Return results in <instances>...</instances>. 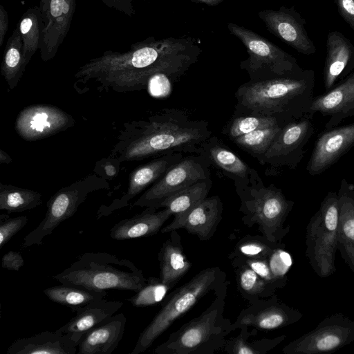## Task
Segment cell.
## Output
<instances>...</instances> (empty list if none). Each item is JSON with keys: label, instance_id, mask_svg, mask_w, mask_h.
<instances>
[{"label": "cell", "instance_id": "8d00e7d4", "mask_svg": "<svg viewBox=\"0 0 354 354\" xmlns=\"http://www.w3.org/2000/svg\"><path fill=\"white\" fill-rule=\"evenodd\" d=\"M287 123H279L272 127L259 129L235 138L232 141L239 148L259 159L266 153L277 133Z\"/></svg>", "mask_w": 354, "mask_h": 354}, {"label": "cell", "instance_id": "6da1fadb", "mask_svg": "<svg viewBox=\"0 0 354 354\" xmlns=\"http://www.w3.org/2000/svg\"><path fill=\"white\" fill-rule=\"evenodd\" d=\"M194 38L149 37L125 52L106 50L80 66L74 74L77 88L93 84L97 91L127 93L147 88L149 80L165 73L178 82L201 53Z\"/></svg>", "mask_w": 354, "mask_h": 354}, {"label": "cell", "instance_id": "f35d334b", "mask_svg": "<svg viewBox=\"0 0 354 354\" xmlns=\"http://www.w3.org/2000/svg\"><path fill=\"white\" fill-rule=\"evenodd\" d=\"M232 119L223 129V132L231 140L259 129L290 122L275 116L260 115H239Z\"/></svg>", "mask_w": 354, "mask_h": 354}, {"label": "cell", "instance_id": "3957f363", "mask_svg": "<svg viewBox=\"0 0 354 354\" xmlns=\"http://www.w3.org/2000/svg\"><path fill=\"white\" fill-rule=\"evenodd\" d=\"M315 86V73L312 69L261 81H249L237 89L234 113L271 115L288 121L311 118Z\"/></svg>", "mask_w": 354, "mask_h": 354}, {"label": "cell", "instance_id": "7bdbcfd3", "mask_svg": "<svg viewBox=\"0 0 354 354\" xmlns=\"http://www.w3.org/2000/svg\"><path fill=\"white\" fill-rule=\"evenodd\" d=\"M285 245L275 249L268 258L272 273L278 278H288L286 272L290 266V256L285 250Z\"/></svg>", "mask_w": 354, "mask_h": 354}, {"label": "cell", "instance_id": "d6986e66", "mask_svg": "<svg viewBox=\"0 0 354 354\" xmlns=\"http://www.w3.org/2000/svg\"><path fill=\"white\" fill-rule=\"evenodd\" d=\"M183 156L182 153L162 155L135 169L129 175L126 193L121 198L114 200L109 206L101 207L98 211L97 218L109 215L115 210L127 206L131 199L160 179Z\"/></svg>", "mask_w": 354, "mask_h": 354}, {"label": "cell", "instance_id": "52a82bcc", "mask_svg": "<svg viewBox=\"0 0 354 354\" xmlns=\"http://www.w3.org/2000/svg\"><path fill=\"white\" fill-rule=\"evenodd\" d=\"M236 192L241 201L243 223L248 227L257 225V230L269 241L281 243L290 231V225L285 226V222L294 202L288 200L273 184L266 187L259 176Z\"/></svg>", "mask_w": 354, "mask_h": 354}, {"label": "cell", "instance_id": "30bf717a", "mask_svg": "<svg viewBox=\"0 0 354 354\" xmlns=\"http://www.w3.org/2000/svg\"><path fill=\"white\" fill-rule=\"evenodd\" d=\"M108 188L106 179L95 173L59 189L48 201L42 221L25 236L23 248L41 245L61 223L74 215L91 193Z\"/></svg>", "mask_w": 354, "mask_h": 354}, {"label": "cell", "instance_id": "7402d4cb", "mask_svg": "<svg viewBox=\"0 0 354 354\" xmlns=\"http://www.w3.org/2000/svg\"><path fill=\"white\" fill-rule=\"evenodd\" d=\"M198 154L206 157L211 165L232 180L236 189L249 185L258 176L257 171L231 151L216 136L205 141Z\"/></svg>", "mask_w": 354, "mask_h": 354}, {"label": "cell", "instance_id": "ac0fdd59", "mask_svg": "<svg viewBox=\"0 0 354 354\" xmlns=\"http://www.w3.org/2000/svg\"><path fill=\"white\" fill-rule=\"evenodd\" d=\"M354 146V122L326 129L317 138L307 164L311 176L322 174Z\"/></svg>", "mask_w": 354, "mask_h": 354}, {"label": "cell", "instance_id": "f1b7e54d", "mask_svg": "<svg viewBox=\"0 0 354 354\" xmlns=\"http://www.w3.org/2000/svg\"><path fill=\"white\" fill-rule=\"evenodd\" d=\"M160 266L159 278L172 288L192 267L176 230L169 232L168 239L162 243L158 254Z\"/></svg>", "mask_w": 354, "mask_h": 354}, {"label": "cell", "instance_id": "83f0119b", "mask_svg": "<svg viewBox=\"0 0 354 354\" xmlns=\"http://www.w3.org/2000/svg\"><path fill=\"white\" fill-rule=\"evenodd\" d=\"M77 344L69 335L44 330L14 341L8 354H75Z\"/></svg>", "mask_w": 354, "mask_h": 354}, {"label": "cell", "instance_id": "ee69618b", "mask_svg": "<svg viewBox=\"0 0 354 354\" xmlns=\"http://www.w3.org/2000/svg\"><path fill=\"white\" fill-rule=\"evenodd\" d=\"M120 163L117 159L109 156L97 162L95 173L97 174L102 171L106 179L115 177L118 174Z\"/></svg>", "mask_w": 354, "mask_h": 354}, {"label": "cell", "instance_id": "44dd1931", "mask_svg": "<svg viewBox=\"0 0 354 354\" xmlns=\"http://www.w3.org/2000/svg\"><path fill=\"white\" fill-rule=\"evenodd\" d=\"M316 113L329 117L326 129L337 127L346 118L354 116V71L329 91L314 97L310 117Z\"/></svg>", "mask_w": 354, "mask_h": 354}, {"label": "cell", "instance_id": "cb8c5ba5", "mask_svg": "<svg viewBox=\"0 0 354 354\" xmlns=\"http://www.w3.org/2000/svg\"><path fill=\"white\" fill-rule=\"evenodd\" d=\"M122 306V301H108L105 298L93 301L85 306L77 308L75 311L76 315L56 330L62 334L69 335L78 346L86 333L108 320Z\"/></svg>", "mask_w": 354, "mask_h": 354}, {"label": "cell", "instance_id": "ba28073f", "mask_svg": "<svg viewBox=\"0 0 354 354\" xmlns=\"http://www.w3.org/2000/svg\"><path fill=\"white\" fill-rule=\"evenodd\" d=\"M338 218L337 194L329 192L306 227L305 254L315 273L321 278L330 277L336 271Z\"/></svg>", "mask_w": 354, "mask_h": 354}, {"label": "cell", "instance_id": "484cf974", "mask_svg": "<svg viewBox=\"0 0 354 354\" xmlns=\"http://www.w3.org/2000/svg\"><path fill=\"white\" fill-rule=\"evenodd\" d=\"M127 318L115 314L86 333L77 346L78 354H111L122 339Z\"/></svg>", "mask_w": 354, "mask_h": 354}, {"label": "cell", "instance_id": "d590c367", "mask_svg": "<svg viewBox=\"0 0 354 354\" xmlns=\"http://www.w3.org/2000/svg\"><path fill=\"white\" fill-rule=\"evenodd\" d=\"M42 203L41 194L36 191L0 183V209L9 213L34 209Z\"/></svg>", "mask_w": 354, "mask_h": 354}, {"label": "cell", "instance_id": "c3c4849f", "mask_svg": "<svg viewBox=\"0 0 354 354\" xmlns=\"http://www.w3.org/2000/svg\"><path fill=\"white\" fill-rule=\"evenodd\" d=\"M8 15L4 7L0 4V47L2 46L8 29Z\"/></svg>", "mask_w": 354, "mask_h": 354}, {"label": "cell", "instance_id": "1f68e13d", "mask_svg": "<svg viewBox=\"0 0 354 354\" xmlns=\"http://www.w3.org/2000/svg\"><path fill=\"white\" fill-rule=\"evenodd\" d=\"M44 293L57 304L66 306L73 311L97 300L104 299L106 290L89 289L83 286L61 283L46 288Z\"/></svg>", "mask_w": 354, "mask_h": 354}, {"label": "cell", "instance_id": "5bb4252c", "mask_svg": "<svg viewBox=\"0 0 354 354\" xmlns=\"http://www.w3.org/2000/svg\"><path fill=\"white\" fill-rule=\"evenodd\" d=\"M75 124V120L57 106L35 104L25 107L15 120V131L26 141H35L66 131Z\"/></svg>", "mask_w": 354, "mask_h": 354}, {"label": "cell", "instance_id": "d4e9b609", "mask_svg": "<svg viewBox=\"0 0 354 354\" xmlns=\"http://www.w3.org/2000/svg\"><path fill=\"white\" fill-rule=\"evenodd\" d=\"M337 194L339 207L337 250L354 273V185L342 179Z\"/></svg>", "mask_w": 354, "mask_h": 354}, {"label": "cell", "instance_id": "e575fe53", "mask_svg": "<svg viewBox=\"0 0 354 354\" xmlns=\"http://www.w3.org/2000/svg\"><path fill=\"white\" fill-rule=\"evenodd\" d=\"M17 26L22 40L24 62L27 66L40 46L43 24L39 6L28 8Z\"/></svg>", "mask_w": 354, "mask_h": 354}, {"label": "cell", "instance_id": "5b68a950", "mask_svg": "<svg viewBox=\"0 0 354 354\" xmlns=\"http://www.w3.org/2000/svg\"><path fill=\"white\" fill-rule=\"evenodd\" d=\"M52 278L61 283L93 290L115 289L134 292L147 281L142 270L130 260L106 252L84 253Z\"/></svg>", "mask_w": 354, "mask_h": 354}, {"label": "cell", "instance_id": "bcb514c9", "mask_svg": "<svg viewBox=\"0 0 354 354\" xmlns=\"http://www.w3.org/2000/svg\"><path fill=\"white\" fill-rule=\"evenodd\" d=\"M24 265V260L19 252L9 251L1 258V267L9 270L19 271Z\"/></svg>", "mask_w": 354, "mask_h": 354}, {"label": "cell", "instance_id": "4dcf8cb0", "mask_svg": "<svg viewBox=\"0 0 354 354\" xmlns=\"http://www.w3.org/2000/svg\"><path fill=\"white\" fill-rule=\"evenodd\" d=\"M239 334L226 339L223 351L229 354H266L274 349L286 338L282 335L273 338L255 339L257 329L249 330V327L243 326L239 328Z\"/></svg>", "mask_w": 354, "mask_h": 354}, {"label": "cell", "instance_id": "74e56055", "mask_svg": "<svg viewBox=\"0 0 354 354\" xmlns=\"http://www.w3.org/2000/svg\"><path fill=\"white\" fill-rule=\"evenodd\" d=\"M283 245L272 243L263 235H246L239 239L228 257L268 259L275 249Z\"/></svg>", "mask_w": 354, "mask_h": 354}, {"label": "cell", "instance_id": "4fadbf2b", "mask_svg": "<svg viewBox=\"0 0 354 354\" xmlns=\"http://www.w3.org/2000/svg\"><path fill=\"white\" fill-rule=\"evenodd\" d=\"M315 133L311 118L304 117L286 124L266 153L258 160L261 165L275 169H295L302 160L305 147Z\"/></svg>", "mask_w": 354, "mask_h": 354}, {"label": "cell", "instance_id": "9c48e42d", "mask_svg": "<svg viewBox=\"0 0 354 354\" xmlns=\"http://www.w3.org/2000/svg\"><path fill=\"white\" fill-rule=\"evenodd\" d=\"M227 27L246 49L248 57L241 62L240 68L248 73L250 81L288 75L303 70L293 56L258 33L232 22Z\"/></svg>", "mask_w": 354, "mask_h": 354}, {"label": "cell", "instance_id": "4316f807", "mask_svg": "<svg viewBox=\"0 0 354 354\" xmlns=\"http://www.w3.org/2000/svg\"><path fill=\"white\" fill-rule=\"evenodd\" d=\"M171 216L166 208L146 207L142 212L114 225L110 230V236L122 241L153 236L161 230Z\"/></svg>", "mask_w": 354, "mask_h": 354}, {"label": "cell", "instance_id": "b9f144b4", "mask_svg": "<svg viewBox=\"0 0 354 354\" xmlns=\"http://www.w3.org/2000/svg\"><path fill=\"white\" fill-rule=\"evenodd\" d=\"M28 223L26 216H20L14 218H1L0 220V249L17 234Z\"/></svg>", "mask_w": 354, "mask_h": 354}, {"label": "cell", "instance_id": "ffe728a7", "mask_svg": "<svg viewBox=\"0 0 354 354\" xmlns=\"http://www.w3.org/2000/svg\"><path fill=\"white\" fill-rule=\"evenodd\" d=\"M223 203L218 196L206 197L185 215L174 218L160 232L169 233L184 229L196 236L201 241L210 239L216 232L222 219Z\"/></svg>", "mask_w": 354, "mask_h": 354}, {"label": "cell", "instance_id": "7dc6e473", "mask_svg": "<svg viewBox=\"0 0 354 354\" xmlns=\"http://www.w3.org/2000/svg\"><path fill=\"white\" fill-rule=\"evenodd\" d=\"M106 6L121 12L129 17L135 15L133 0H100Z\"/></svg>", "mask_w": 354, "mask_h": 354}, {"label": "cell", "instance_id": "836d02e7", "mask_svg": "<svg viewBox=\"0 0 354 354\" xmlns=\"http://www.w3.org/2000/svg\"><path fill=\"white\" fill-rule=\"evenodd\" d=\"M26 66L22 40L17 26L7 41L1 64V75L10 90L17 86Z\"/></svg>", "mask_w": 354, "mask_h": 354}, {"label": "cell", "instance_id": "2e32d148", "mask_svg": "<svg viewBox=\"0 0 354 354\" xmlns=\"http://www.w3.org/2000/svg\"><path fill=\"white\" fill-rule=\"evenodd\" d=\"M258 16L271 34L297 52L306 55L315 53L316 46L306 31V20L294 7L263 10Z\"/></svg>", "mask_w": 354, "mask_h": 354}, {"label": "cell", "instance_id": "f907efd6", "mask_svg": "<svg viewBox=\"0 0 354 354\" xmlns=\"http://www.w3.org/2000/svg\"><path fill=\"white\" fill-rule=\"evenodd\" d=\"M12 162L11 157L3 150L0 149V163L10 164Z\"/></svg>", "mask_w": 354, "mask_h": 354}, {"label": "cell", "instance_id": "f546056e", "mask_svg": "<svg viewBox=\"0 0 354 354\" xmlns=\"http://www.w3.org/2000/svg\"><path fill=\"white\" fill-rule=\"evenodd\" d=\"M230 261L234 268L237 290L249 304L275 295L277 290L248 265L236 259H230Z\"/></svg>", "mask_w": 354, "mask_h": 354}, {"label": "cell", "instance_id": "603a6c76", "mask_svg": "<svg viewBox=\"0 0 354 354\" xmlns=\"http://www.w3.org/2000/svg\"><path fill=\"white\" fill-rule=\"evenodd\" d=\"M324 86L329 91L354 70V45L339 31L328 32L326 42Z\"/></svg>", "mask_w": 354, "mask_h": 354}, {"label": "cell", "instance_id": "7a4b0ae2", "mask_svg": "<svg viewBox=\"0 0 354 354\" xmlns=\"http://www.w3.org/2000/svg\"><path fill=\"white\" fill-rule=\"evenodd\" d=\"M212 134L207 121L182 109L163 108L124 123L109 157L122 163L174 153L198 154Z\"/></svg>", "mask_w": 354, "mask_h": 354}, {"label": "cell", "instance_id": "8992f818", "mask_svg": "<svg viewBox=\"0 0 354 354\" xmlns=\"http://www.w3.org/2000/svg\"><path fill=\"white\" fill-rule=\"evenodd\" d=\"M226 282V274L218 266L207 268L167 295L160 310L140 333L130 354H140L147 350L174 322L206 295L214 293Z\"/></svg>", "mask_w": 354, "mask_h": 354}, {"label": "cell", "instance_id": "ab89813d", "mask_svg": "<svg viewBox=\"0 0 354 354\" xmlns=\"http://www.w3.org/2000/svg\"><path fill=\"white\" fill-rule=\"evenodd\" d=\"M171 287L161 281L159 277L147 278L145 284L131 297L127 299L133 306L143 308L162 303Z\"/></svg>", "mask_w": 354, "mask_h": 354}, {"label": "cell", "instance_id": "8fae6325", "mask_svg": "<svg viewBox=\"0 0 354 354\" xmlns=\"http://www.w3.org/2000/svg\"><path fill=\"white\" fill-rule=\"evenodd\" d=\"M354 342V321L343 313L326 317L312 330L286 344L284 354L335 352Z\"/></svg>", "mask_w": 354, "mask_h": 354}, {"label": "cell", "instance_id": "f6af8a7d", "mask_svg": "<svg viewBox=\"0 0 354 354\" xmlns=\"http://www.w3.org/2000/svg\"><path fill=\"white\" fill-rule=\"evenodd\" d=\"M342 18L354 31V0H334Z\"/></svg>", "mask_w": 354, "mask_h": 354}, {"label": "cell", "instance_id": "9a60e30c", "mask_svg": "<svg viewBox=\"0 0 354 354\" xmlns=\"http://www.w3.org/2000/svg\"><path fill=\"white\" fill-rule=\"evenodd\" d=\"M43 30L39 53L44 62L57 54L68 33L76 8V0H39Z\"/></svg>", "mask_w": 354, "mask_h": 354}, {"label": "cell", "instance_id": "d6a6232c", "mask_svg": "<svg viewBox=\"0 0 354 354\" xmlns=\"http://www.w3.org/2000/svg\"><path fill=\"white\" fill-rule=\"evenodd\" d=\"M212 185L210 178L200 180L167 198L158 209L166 208L174 218H179L207 197Z\"/></svg>", "mask_w": 354, "mask_h": 354}, {"label": "cell", "instance_id": "277c9868", "mask_svg": "<svg viewBox=\"0 0 354 354\" xmlns=\"http://www.w3.org/2000/svg\"><path fill=\"white\" fill-rule=\"evenodd\" d=\"M228 281L215 292L211 304L198 317L183 324L154 350L156 354H213L223 349L233 330L225 317Z\"/></svg>", "mask_w": 354, "mask_h": 354}, {"label": "cell", "instance_id": "7c38bea8", "mask_svg": "<svg viewBox=\"0 0 354 354\" xmlns=\"http://www.w3.org/2000/svg\"><path fill=\"white\" fill-rule=\"evenodd\" d=\"M211 164L201 154H189L172 166L133 204L141 207L158 206L167 198L200 180L210 178Z\"/></svg>", "mask_w": 354, "mask_h": 354}, {"label": "cell", "instance_id": "e0dca14e", "mask_svg": "<svg viewBox=\"0 0 354 354\" xmlns=\"http://www.w3.org/2000/svg\"><path fill=\"white\" fill-rule=\"evenodd\" d=\"M303 314L280 300L275 295L259 300L243 309L232 329L243 326H252L257 330H271L288 326L299 322Z\"/></svg>", "mask_w": 354, "mask_h": 354}, {"label": "cell", "instance_id": "60d3db41", "mask_svg": "<svg viewBox=\"0 0 354 354\" xmlns=\"http://www.w3.org/2000/svg\"><path fill=\"white\" fill-rule=\"evenodd\" d=\"M230 259H238L252 269L270 286L275 289H281L286 285L288 278L280 279L277 277L272 272L268 259H241L232 257Z\"/></svg>", "mask_w": 354, "mask_h": 354}, {"label": "cell", "instance_id": "681fc988", "mask_svg": "<svg viewBox=\"0 0 354 354\" xmlns=\"http://www.w3.org/2000/svg\"><path fill=\"white\" fill-rule=\"evenodd\" d=\"M194 2L204 3L209 6H216L221 3L224 0H190Z\"/></svg>", "mask_w": 354, "mask_h": 354}]
</instances>
